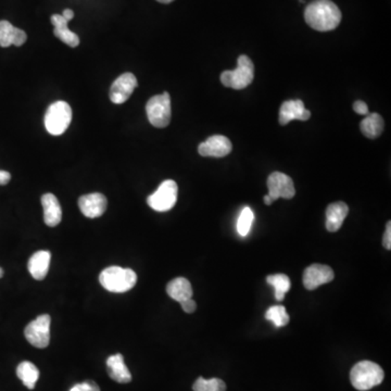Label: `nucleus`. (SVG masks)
Segmentation results:
<instances>
[{
    "instance_id": "393cba45",
    "label": "nucleus",
    "mask_w": 391,
    "mask_h": 391,
    "mask_svg": "<svg viewBox=\"0 0 391 391\" xmlns=\"http://www.w3.org/2000/svg\"><path fill=\"white\" fill-rule=\"evenodd\" d=\"M266 319L273 323L274 326L278 328H284L291 320L283 305H273L271 308H268L266 312Z\"/></svg>"
},
{
    "instance_id": "4468645a",
    "label": "nucleus",
    "mask_w": 391,
    "mask_h": 391,
    "mask_svg": "<svg viewBox=\"0 0 391 391\" xmlns=\"http://www.w3.org/2000/svg\"><path fill=\"white\" fill-rule=\"evenodd\" d=\"M311 118V112L307 110L300 99L288 100L283 102L279 109V124L287 125L293 120L308 121Z\"/></svg>"
},
{
    "instance_id": "a878e982",
    "label": "nucleus",
    "mask_w": 391,
    "mask_h": 391,
    "mask_svg": "<svg viewBox=\"0 0 391 391\" xmlns=\"http://www.w3.org/2000/svg\"><path fill=\"white\" fill-rule=\"evenodd\" d=\"M194 391H227V385L220 378L204 379L199 377L192 385Z\"/></svg>"
},
{
    "instance_id": "f8f14e48",
    "label": "nucleus",
    "mask_w": 391,
    "mask_h": 391,
    "mask_svg": "<svg viewBox=\"0 0 391 391\" xmlns=\"http://www.w3.org/2000/svg\"><path fill=\"white\" fill-rule=\"evenodd\" d=\"M79 207L82 213L89 219H96L106 212L108 200L100 192L84 194L79 199Z\"/></svg>"
},
{
    "instance_id": "473e14b6",
    "label": "nucleus",
    "mask_w": 391,
    "mask_h": 391,
    "mask_svg": "<svg viewBox=\"0 0 391 391\" xmlns=\"http://www.w3.org/2000/svg\"><path fill=\"white\" fill-rule=\"evenodd\" d=\"M61 15L64 17V19H66V20L68 21V22H69V21H71L72 19H73L74 13L73 10H71V9H66Z\"/></svg>"
},
{
    "instance_id": "4be33fe9",
    "label": "nucleus",
    "mask_w": 391,
    "mask_h": 391,
    "mask_svg": "<svg viewBox=\"0 0 391 391\" xmlns=\"http://www.w3.org/2000/svg\"><path fill=\"white\" fill-rule=\"evenodd\" d=\"M385 123L384 118H381L378 114H369V116H365V120L362 121L360 124L361 132L365 137L374 138L381 136L384 130Z\"/></svg>"
},
{
    "instance_id": "f257e3e1",
    "label": "nucleus",
    "mask_w": 391,
    "mask_h": 391,
    "mask_svg": "<svg viewBox=\"0 0 391 391\" xmlns=\"http://www.w3.org/2000/svg\"><path fill=\"white\" fill-rule=\"evenodd\" d=\"M305 19L313 30L328 32L339 25L342 13L330 0H315L305 8Z\"/></svg>"
},
{
    "instance_id": "aec40b11",
    "label": "nucleus",
    "mask_w": 391,
    "mask_h": 391,
    "mask_svg": "<svg viewBox=\"0 0 391 391\" xmlns=\"http://www.w3.org/2000/svg\"><path fill=\"white\" fill-rule=\"evenodd\" d=\"M52 23L54 27V36L58 37L61 42L67 44L70 47L75 48L79 46V36L69 30V27H68L69 22L61 15H52Z\"/></svg>"
},
{
    "instance_id": "c9c22d12",
    "label": "nucleus",
    "mask_w": 391,
    "mask_h": 391,
    "mask_svg": "<svg viewBox=\"0 0 391 391\" xmlns=\"http://www.w3.org/2000/svg\"><path fill=\"white\" fill-rule=\"evenodd\" d=\"M3 268H0V278L3 277Z\"/></svg>"
},
{
    "instance_id": "6ab92c4d",
    "label": "nucleus",
    "mask_w": 391,
    "mask_h": 391,
    "mask_svg": "<svg viewBox=\"0 0 391 391\" xmlns=\"http://www.w3.org/2000/svg\"><path fill=\"white\" fill-rule=\"evenodd\" d=\"M107 369L108 374L114 381H118L120 384H128L132 381V375L128 371V367L124 363L123 355H111L107 360Z\"/></svg>"
},
{
    "instance_id": "2eb2a0df",
    "label": "nucleus",
    "mask_w": 391,
    "mask_h": 391,
    "mask_svg": "<svg viewBox=\"0 0 391 391\" xmlns=\"http://www.w3.org/2000/svg\"><path fill=\"white\" fill-rule=\"evenodd\" d=\"M50 261H52V254L49 251H37L31 256L29 263H27V268L34 279L42 281L47 276Z\"/></svg>"
},
{
    "instance_id": "b1692460",
    "label": "nucleus",
    "mask_w": 391,
    "mask_h": 391,
    "mask_svg": "<svg viewBox=\"0 0 391 391\" xmlns=\"http://www.w3.org/2000/svg\"><path fill=\"white\" fill-rule=\"evenodd\" d=\"M266 282L274 288L275 299L277 301H283L285 299L286 293L291 291V279L285 274H274V275L268 276Z\"/></svg>"
},
{
    "instance_id": "412c9836",
    "label": "nucleus",
    "mask_w": 391,
    "mask_h": 391,
    "mask_svg": "<svg viewBox=\"0 0 391 391\" xmlns=\"http://www.w3.org/2000/svg\"><path fill=\"white\" fill-rule=\"evenodd\" d=\"M167 295L172 298L173 300L178 302L187 300L192 297V287L187 278H174L167 286Z\"/></svg>"
},
{
    "instance_id": "423d86ee",
    "label": "nucleus",
    "mask_w": 391,
    "mask_h": 391,
    "mask_svg": "<svg viewBox=\"0 0 391 391\" xmlns=\"http://www.w3.org/2000/svg\"><path fill=\"white\" fill-rule=\"evenodd\" d=\"M148 120L158 128H167L171 122V98L167 91L155 95L148 100L146 106Z\"/></svg>"
},
{
    "instance_id": "6e6552de",
    "label": "nucleus",
    "mask_w": 391,
    "mask_h": 391,
    "mask_svg": "<svg viewBox=\"0 0 391 391\" xmlns=\"http://www.w3.org/2000/svg\"><path fill=\"white\" fill-rule=\"evenodd\" d=\"M50 315L43 314L27 325L24 330L25 338L34 347L44 349L50 342Z\"/></svg>"
},
{
    "instance_id": "bb28decb",
    "label": "nucleus",
    "mask_w": 391,
    "mask_h": 391,
    "mask_svg": "<svg viewBox=\"0 0 391 391\" xmlns=\"http://www.w3.org/2000/svg\"><path fill=\"white\" fill-rule=\"evenodd\" d=\"M254 214L250 208L246 207L239 214L237 221V231L240 236L245 237L249 234L252 223H254Z\"/></svg>"
},
{
    "instance_id": "2f4dec72",
    "label": "nucleus",
    "mask_w": 391,
    "mask_h": 391,
    "mask_svg": "<svg viewBox=\"0 0 391 391\" xmlns=\"http://www.w3.org/2000/svg\"><path fill=\"white\" fill-rule=\"evenodd\" d=\"M10 173L7 172V171L0 170V185H1V186H5V185H7L8 183L10 182Z\"/></svg>"
},
{
    "instance_id": "7ed1b4c3",
    "label": "nucleus",
    "mask_w": 391,
    "mask_h": 391,
    "mask_svg": "<svg viewBox=\"0 0 391 391\" xmlns=\"http://www.w3.org/2000/svg\"><path fill=\"white\" fill-rule=\"evenodd\" d=\"M384 371L378 365L371 361H361L350 371V381L357 390L367 391L381 384Z\"/></svg>"
},
{
    "instance_id": "7c9ffc66",
    "label": "nucleus",
    "mask_w": 391,
    "mask_h": 391,
    "mask_svg": "<svg viewBox=\"0 0 391 391\" xmlns=\"http://www.w3.org/2000/svg\"><path fill=\"white\" fill-rule=\"evenodd\" d=\"M383 245L387 250L391 249V223L388 222L386 225V231H385L384 238H383Z\"/></svg>"
},
{
    "instance_id": "c85d7f7f",
    "label": "nucleus",
    "mask_w": 391,
    "mask_h": 391,
    "mask_svg": "<svg viewBox=\"0 0 391 391\" xmlns=\"http://www.w3.org/2000/svg\"><path fill=\"white\" fill-rule=\"evenodd\" d=\"M353 110L360 116H369V107L365 104V101L358 100L353 104Z\"/></svg>"
},
{
    "instance_id": "a211bd4d",
    "label": "nucleus",
    "mask_w": 391,
    "mask_h": 391,
    "mask_svg": "<svg viewBox=\"0 0 391 391\" xmlns=\"http://www.w3.org/2000/svg\"><path fill=\"white\" fill-rule=\"evenodd\" d=\"M43 209H44V222L50 227H57L62 220V210L59 200L52 194H43Z\"/></svg>"
},
{
    "instance_id": "f704fd0d",
    "label": "nucleus",
    "mask_w": 391,
    "mask_h": 391,
    "mask_svg": "<svg viewBox=\"0 0 391 391\" xmlns=\"http://www.w3.org/2000/svg\"><path fill=\"white\" fill-rule=\"evenodd\" d=\"M157 1H159V3H172V1H174V0H157Z\"/></svg>"
},
{
    "instance_id": "f3484780",
    "label": "nucleus",
    "mask_w": 391,
    "mask_h": 391,
    "mask_svg": "<svg viewBox=\"0 0 391 391\" xmlns=\"http://www.w3.org/2000/svg\"><path fill=\"white\" fill-rule=\"evenodd\" d=\"M349 213V207L342 201L334 202L326 209V229L330 233L337 231L344 224Z\"/></svg>"
},
{
    "instance_id": "20e7f679",
    "label": "nucleus",
    "mask_w": 391,
    "mask_h": 391,
    "mask_svg": "<svg viewBox=\"0 0 391 391\" xmlns=\"http://www.w3.org/2000/svg\"><path fill=\"white\" fill-rule=\"evenodd\" d=\"M234 71H224L221 74V83L225 87L233 89H244L248 87L254 77V66L248 56H240L237 60Z\"/></svg>"
},
{
    "instance_id": "c756f323",
    "label": "nucleus",
    "mask_w": 391,
    "mask_h": 391,
    "mask_svg": "<svg viewBox=\"0 0 391 391\" xmlns=\"http://www.w3.org/2000/svg\"><path fill=\"white\" fill-rule=\"evenodd\" d=\"M181 305H182V309L184 310V312L186 313H194L196 309H197L196 301L192 300V298L187 299V300L183 301V302H181Z\"/></svg>"
},
{
    "instance_id": "39448f33",
    "label": "nucleus",
    "mask_w": 391,
    "mask_h": 391,
    "mask_svg": "<svg viewBox=\"0 0 391 391\" xmlns=\"http://www.w3.org/2000/svg\"><path fill=\"white\" fill-rule=\"evenodd\" d=\"M72 121V109L66 101H56L50 105L45 114V128L54 136L62 135Z\"/></svg>"
},
{
    "instance_id": "cd10ccee",
    "label": "nucleus",
    "mask_w": 391,
    "mask_h": 391,
    "mask_svg": "<svg viewBox=\"0 0 391 391\" xmlns=\"http://www.w3.org/2000/svg\"><path fill=\"white\" fill-rule=\"evenodd\" d=\"M70 391H100V388L95 381H86L75 385Z\"/></svg>"
},
{
    "instance_id": "9b49d317",
    "label": "nucleus",
    "mask_w": 391,
    "mask_h": 391,
    "mask_svg": "<svg viewBox=\"0 0 391 391\" xmlns=\"http://www.w3.org/2000/svg\"><path fill=\"white\" fill-rule=\"evenodd\" d=\"M335 278L334 271L328 266L312 264L305 268L303 273V285L308 291H314L324 284L330 283Z\"/></svg>"
},
{
    "instance_id": "1a4fd4ad",
    "label": "nucleus",
    "mask_w": 391,
    "mask_h": 391,
    "mask_svg": "<svg viewBox=\"0 0 391 391\" xmlns=\"http://www.w3.org/2000/svg\"><path fill=\"white\" fill-rule=\"evenodd\" d=\"M268 194L273 201L279 198L291 199L295 197L296 190L293 180L284 173H272L268 178Z\"/></svg>"
},
{
    "instance_id": "5701e85b",
    "label": "nucleus",
    "mask_w": 391,
    "mask_h": 391,
    "mask_svg": "<svg viewBox=\"0 0 391 391\" xmlns=\"http://www.w3.org/2000/svg\"><path fill=\"white\" fill-rule=\"evenodd\" d=\"M17 376L22 381L26 388H35L37 381L40 378V371L33 365L32 362L24 361L17 367Z\"/></svg>"
},
{
    "instance_id": "ddd939ff",
    "label": "nucleus",
    "mask_w": 391,
    "mask_h": 391,
    "mask_svg": "<svg viewBox=\"0 0 391 391\" xmlns=\"http://www.w3.org/2000/svg\"><path fill=\"white\" fill-rule=\"evenodd\" d=\"M233 151V145L229 138L222 135H214L200 144L198 153L202 157L223 158Z\"/></svg>"
},
{
    "instance_id": "9d476101",
    "label": "nucleus",
    "mask_w": 391,
    "mask_h": 391,
    "mask_svg": "<svg viewBox=\"0 0 391 391\" xmlns=\"http://www.w3.org/2000/svg\"><path fill=\"white\" fill-rule=\"evenodd\" d=\"M137 79L133 73H124L111 85L110 100L116 105L124 104L137 87Z\"/></svg>"
},
{
    "instance_id": "72a5a7b5",
    "label": "nucleus",
    "mask_w": 391,
    "mask_h": 391,
    "mask_svg": "<svg viewBox=\"0 0 391 391\" xmlns=\"http://www.w3.org/2000/svg\"><path fill=\"white\" fill-rule=\"evenodd\" d=\"M263 200H264V204H266V206H271V204H273L274 202L273 200L271 199V197L268 196V194L264 196Z\"/></svg>"
},
{
    "instance_id": "0eeeda50",
    "label": "nucleus",
    "mask_w": 391,
    "mask_h": 391,
    "mask_svg": "<svg viewBox=\"0 0 391 391\" xmlns=\"http://www.w3.org/2000/svg\"><path fill=\"white\" fill-rule=\"evenodd\" d=\"M178 184L172 180L164 181L161 183L158 190L148 197V206L157 212L170 211L178 201Z\"/></svg>"
},
{
    "instance_id": "dca6fc26",
    "label": "nucleus",
    "mask_w": 391,
    "mask_h": 391,
    "mask_svg": "<svg viewBox=\"0 0 391 391\" xmlns=\"http://www.w3.org/2000/svg\"><path fill=\"white\" fill-rule=\"evenodd\" d=\"M26 40L24 31L17 29L8 21H0V47H9L11 45L20 47Z\"/></svg>"
},
{
    "instance_id": "f03ea898",
    "label": "nucleus",
    "mask_w": 391,
    "mask_h": 391,
    "mask_svg": "<svg viewBox=\"0 0 391 391\" xmlns=\"http://www.w3.org/2000/svg\"><path fill=\"white\" fill-rule=\"evenodd\" d=\"M99 282L106 291L122 293L134 288L137 283V275L130 268L110 266L101 272Z\"/></svg>"
}]
</instances>
